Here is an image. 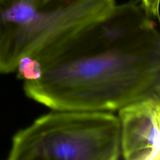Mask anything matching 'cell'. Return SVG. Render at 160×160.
Returning a JSON list of instances; mask_svg holds the SVG:
<instances>
[{
    "instance_id": "cell-2",
    "label": "cell",
    "mask_w": 160,
    "mask_h": 160,
    "mask_svg": "<svg viewBox=\"0 0 160 160\" xmlns=\"http://www.w3.org/2000/svg\"><path fill=\"white\" fill-rule=\"evenodd\" d=\"M120 124L110 111L52 110L17 131L9 160H117Z\"/></svg>"
},
{
    "instance_id": "cell-3",
    "label": "cell",
    "mask_w": 160,
    "mask_h": 160,
    "mask_svg": "<svg viewBox=\"0 0 160 160\" xmlns=\"http://www.w3.org/2000/svg\"><path fill=\"white\" fill-rule=\"evenodd\" d=\"M121 154L126 160L160 159V97L128 104L118 110Z\"/></svg>"
},
{
    "instance_id": "cell-1",
    "label": "cell",
    "mask_w": 160,
    "mask_h": 160,
    "mask_svg": "<svg viewBox=\"0 0 160 160\" xmlns=\"http://www.w3.org/2000/svg\"><path fill=\"white\" fill-rule=\"evenodd\" d=\"M30 99L52 110L114 111L160 97V34L137 1L47 44L19 61Z\"/></svg>"
},
{
    "instance_id": "cell-4",
    "label": "cell",
    "mask_w": 160,
    "mask_h": 160,
    "mask_svg": "<svg viewBox=\"0 0 160 160\" xmlns=\"http://www.w3.org/2000/svg\"><path fill=\"white\" fill-rule=\"evenodd\" d=\"M159 0H141V6L146 14L151 18L159 19Z\"/></svg>"
}]
</instances>
